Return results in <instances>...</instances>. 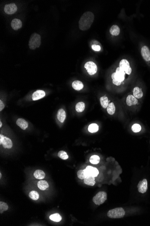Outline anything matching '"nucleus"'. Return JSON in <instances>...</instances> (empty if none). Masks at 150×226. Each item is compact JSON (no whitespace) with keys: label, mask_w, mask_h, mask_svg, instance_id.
I'll return each instance as SVG.
<instances>
[{"label":"nucleus","mask_w":150,"mask_h":226,"mask_svg":"<svg viewBox=\"0 0 150 226\" xmlns=\"http://www.w3.org/2000/svg\"><path fill=\"white\" fill-rule=\"evenodd\" d=\"M138 102V100L137 98H135L134 95H129L127 97L126 103L128 106L135 105L137 104Z\"/></svg>","instance_id":"nucleus-14"},{"label":"nucleus","mask_w":150,"mask_h":226,"mask_svg":"<svg viewBox=\"0 0 150 226\" xmlns=\"http://www.w3.org/2000/svg\"><path fill=\"white\" fill-rule=\"evenodd\" d=\"M72 87L75 90L80 91L83 88L84 85L81 81H75L72 82Z\"/></svg>","instance_id":"nucleus-19"},{"label":"nucleus","mask_w":150,"mask_h":226,"mask_svg":"<svg viewBox=\"0 0 150 226\" xmlns=\"http://www.w3.org/2000/svg\"><path fill=\"white\" fill-rule=\"evenodd\" d=\"M100 102L103 108H107L108 107L109 102L110 101L108 100V98L107 96H103L101 97L100 98Z\"/></svg>","instance_id":"nucleus-24"},{"label":"nucleus","mask_w":150,"mask_h":226,"mask_svg":"<svg viewBox=\"0 0 150 226\" xmlns=\"http://www.w3.org/2000/svg\"><path fill=\"white\" fill-rule=\"evenodd\" d=\"M138 189L139 192L143 194L147 192V181L146 179H144L139 182L138 185Z\"/></svg>","instance_id":"nucleus-10"},{"label":"nucleus","mask_w":150,"mask_h":226,"mask_svg":"<svg viewBox=\"0 0 150 226\" xmlns=\"http://www.w3.org/2000/svg\"><path fill=\"white\" fill-rule=\"evenodd\" d=\"M141 54L143 58L146 61H150V51L149 48L146 46H144L141 49Z\"/></svg>","instance_id":"nucleus-11"},{"label":"nucleus","mask_w":150,"mask_h":226,"mask_svg":"<svg viewBox=\"0 0 150 226\" xmlns=\"http://www.w3.org/2000/svg\"><path fill=\"white\" fill-rule=\"evenodd\" d=\"M66 118V113L65 110L61 108L58 110L57 113V118L61 123H63Z\"/></svg>","instance_id":"nucleus-16"},{"label":"nucleus","mask_w":150,"mask_h":226,"mask_svg":"<svg viewBox=\"0 0 150 226\" xmlns=\"http://www.w3.org/2000/svg\"><path fill=\"white\" fill-rule=\"evenodd\" d=\"M92 48L94 51L98 52L101 50V47L100 45L94 44L92 46Z\"/></svg>","instance_id":"nucleus-35"},{"label":"nucleus","mask_w":150,"mask_h":226,"mask_svg":"<svg viewBox=\"0 0 150 226\" xmlns=\"http://www.w3.org/2000/svg\"><path fill=\"white\" fill-rule=\"evenodd\" d=\"M17 11V7L14 3L6 5L4 7V11L8 15H12Z\"/></svg>","instance_id":"nucleus-8"},{"label":"nucleus","mask_w":150,"mask_h":226,"mask_svg":"<svg viewBox=\"0 0 150 226\" xmlns=\"http://www.w3.org/2000/svg\"><path fill=\"white\" fill-rule=\"evenodd\" d=\"M77 174L78 178L80 179H84L86 177H87V176L85 172V169L80 170L77 172Z\"/></svg>","instance_id":"nucleus-31"},{"label":"nucleus","mask_w":150,"mask_h":226,"mask_svg":"<svg viewBox=\"0 0 150 226\" xmlns=\"http://www.w3.org/2000/svg\"><path fill=\"white\" fill-rule=\"evenodd\" d=\"M34 176L37 179L41 180L44 178L45 176V173L41 170H37L34 173Z\"/></svg>","instance_id":"nucleus-20"},{"label":"nucleus","mask_w":150,"mask_h":226,"mask_svg":"<svg viewBox=\"0 0 150 226\" xmlns=\"http://www.w3.org/2000/svg\"><path fill=\"white\" fill-rule=\"evenodd\" d=\"M85 108V103L82 102H78L76 104V110L77 112H82L84 111Z\"/></svg>","instance_id":"nucleus-26"},{"label":"nucleus","mask_w":150,"mask_h":226,"mask_svg":"<svg viewBox=\"0 0 150 226\" xmlns=\"http://www.w3.org/2000/svg\"><path fill=\"white\" fill-rule=\"evenodd\" d=\"M11 26L13 30H17L22 27V21L18 19H14L11 21Z\"/></svg>","instance_id":"nucleus-13"},{"label":"nucleus","mask_w":150,"mask_h":226,"mask_svg":"<svg viewBox=\"0 0 150 226\" xmlns=\"http://www.w3.org/2000/svg\"><path fill=\"white\" fill-rule=\"evenodd\" d=\"M29 196L31 199L34 200H37L40 197L39 194L37 193V192L35 191V190L31 191L29 193Z\"/></svg>","instance_id":"nucleus-30"},{"label":"nucleus","mask_w":150,"mask_h":226,"mask_svg":"<svg viewBox=\"0 0 150 226\" xmlns=\"http://www.w3.org/2000/svg\"><path fill=\"white\" fill-rule=\"evenodd\" d=\"M37 186L39 189L42 190H45L49 187V184L47 181L44 180H41L37 183Z\"/></svg>","instance_id":"nucleus-22"},{"label":"nucleus","mask_w":150,"mask_h":226,"mask_svg":"<svg viewBox=\"0 0 150 226\" xmlns=\"http://www.w3.org/2000/svg\"><path fill=\"white\" fill-rule=\"evenodd\" d=\"M17 125L22 129L25 130L28 126V123L23 118H18L16 121Z\"/></svg>","instance_id":"nucleus-17"},{"label":"nucleus","mask_w":150,"mask_h":226,"mask_svg":"<svg viewBox=\"0 0 150 226\" xmlns=\"http://www.w3.org/2000/svg\"><path fill=\"white\" fill-rule=\"evenodd\" d=\"M94 15L90 11H86L82 15L79 21V27L82 31L87 30L94 20Z\"/></svg>","instance_id":"nucleus-1"},{"label":"nucleus","mask_w":150,"mask_h":226,"mask_svg":"<svg viewBox=\"0 0 150 226\" xmlns=\"http://www.w3.org/2000/svg\"><path fill=\"white\" fill-rule=\"evenodd\" d=\"M8 206L6 203L3 202H0V213H3L4 211H7L8 209Z\"/></svg>","instance_id":"nucleus-32"},{"label":"nucleus","mask_w":150,"mask_h":226,"mask_svg":"<svg viewBox=\"0 0 150 226\" xmlns=\"http://www.w3.org/2000/svg\"><path fill=\"white\" fill-rule=\"evenodd\" d=\"M120 67L125 72V74L130 75L132 72V69L130 66V63L126 59H122L119 64Z\"/></svg>","instance_id":"nucleus-7"},{"label":"nucleus","mask_w":150,"mask_h":226,"mask_svg":"<svg viewBox=\"0 0 150 226\" xmlns=\"http://www.w3.org/2000/svg\"><path fill=\"white\" fill-rule=\"evenodd\" d=\"M125 76V72L120 67H117L116 69V72H114L111 75L112 82L117 86H119L124 81Z\"/></svg>","instance_id":"nucleus-2"},{"label":"nucleus","mask_w":150,"mask_h":226,"mask_svg":"<svg viewBox=\"0 0 150 226\" xmlns=\"http://www.w3.org/2000/svg\"><path fill=\"white\" fill-rule=\"evenodd\" d=\"M100 157L96 155L92 156L90 158V162L93 164H97L100 162Z\"/></svg>","instance_id":"nucleus-29"},{"label":"nucleus","mask_w":150,"mask_h":226,"mask_svg":"<svg viewBox=\"0 0 150 226\" xmlns=\"http://www.w3.org/2000/svg\"><path fill=\"white\" fill-rule=\"evenodd\" d=\"M84 182L86 185L90 186H94L96 183L94 177L92 176H87L84 179Z\"/></svg>","instance_id":"nucleus-23"},{"label":"nucleus","mask_w":150,"mask_h":226,"mask_svg":"<svg viewBox=\"0 0 150 226\" xmlns=\"http://www.w3.org/2000/svg\"><path fill=\"white\" fill-rule=\"evenodd\" d=\"M110 33L113 36H118L120 33V28L117 25H112L110 29Z\"/></svg>","instance_id":"nucleus-21"},{"label":"nucleus","mask_w":150,"mask_h":226,"mask_svg":"<svg viewBox=\"0 0 150 226\" xmlns=\"http://www.w3.org/2000/svg\"><path fill=\"white\" fill-rule=\"evenodd\" d=\"M1 145L5 149H11L13 146L12 141L10 138L5 136L3 140L1 143Z\"/></svg>","instance_id":"nucleus-15"},{"label":"nucleus","mask_w":150,"mask_h":226,"mask_svg":"<svg viewBox=\"0 0 150 226\" xmlns=\"http://www.w3.org/2000/svg\"><path fill=\"white\" fill-rule=\"evenodd\" d=\"M50 219L54 222H59L62 220V217L58 213H54L50 216Z\"/></svg>","instance_id":"nucleus-28"},{"label":"nucleus","mask_w":150,"mask_h":226,"mask_svg":"<svg viewBox=\"0 0 150 226\" xmlns=\"http://www.w3.org/2000/svg\"><path fill=\"white\" fill-rule=\"evenodd\" d=\"M45 96V93L42 90H37L34 92L32 95V99L33 101L39 100L43 98Z\"/></svg>","instance_id":"nucleus-12"},{"label":"nucleus","mask_w":150,"mask_h":226,"mask_svg":"<svg viewBox=\"0 0 150 226\" xmlns=\"http://www.w3.org/2000/svg\"><path fill=\"white\" fill-rule=\"evenodd\" d=\"M2 122H1H1H0V127H1V126H2Z\"/></svg>","instance_id":"nucleus-37"},{"label":"nucleus","mask_w":150,"mask_h":226,"mask_svg":"<svg viewBox=\"0 0 150 226\" xmlns=\"http://www.w3.org/2000/svg\"><path fill=\"white\" fill-rule=\"evenodd\" d=\"M125 214V211L123 208H117L110 210L107 215L111 219H121L124 217Z\"/></svg>","instance_id":"nucleus-4"},{"label":"nucleus","mask_w":150,"mask_h":226,"mask_svg":"<svg viewBox=\"0 0 150 226\" xmlns=\"http://www.w3.org/2000/svg\"><path fill=\"white\" fill-rule=\"evenodd\" d=\"M143 92L139 87H135L133 89V95L137 98H141L143 97Z\"/></svg>","instance_id":"nucleus-18"},{"label":"nucleus","mask_w":150,"mask_h":226,"mask_svg":"<svg viewBox=\"0 0 150 226\" xmlns=\"http://www.w3.org/2000/svg\"><path fill=\"white\" fill-rule=\"evenodd\" d=\"M58 157L63 160H66L68 159V156L67 153L64 151H60L58 154Z\"/></svg>","instance_id":"nucleus-33"},{"label":"nucleus","mask_w":150,"mask_h":226,"mask_svg":"<svg viewBox=\"0 0 150 226\" xmlns=\"http://www.w3.org/2000/svg\"><path fill=\"white\" fill-rule=\"evenodd\" d=\"M107 194L105 192L100 191L98 193L93 199V201L96 205L100 206L107 200Z\"/></svg>","instance_id":"nucleus-5"},{"label":"nucleus","mask_w":150,"mask_h":226,"mask_svg":"<svg viewBox=\"0 0 150 226\" xmlns=\"http://www.w3.org/2000/svg\"><path fill=\"white\" fill-rule=\"evenodd\" d=\"M41 44V37L39 34L34 33L31 36L29 39V48L31 50H35L37 48H39Z\"/></svg>","instance_id":"nucleus-3"},{"label":"nucleus","mask_w":150,"mask_h":226,"mask_svg":"<svg viewBox=\"0 0 150 226\" xmlns=\"http://www.w3.org/2000/svg\"><path fill=\"white\" fill-rule=\"evenodd\" d=\"M84 68L86 69L88 73L90 75H94L97 72V66L93 61H90L87 62L84 65Z\"/></svg>","instance_id":"nucleus-6"},{"label":"nucleus","mask_w":150,"mask_h":226,"mask_svg":"<svg viewBox=\"0 0 150 226\" xmlns=\"http://www.w3.org/2000/svg\"><path fill=\"white\" fill-rule=\"evenodd\" d=\"M107 112L109 115H112L115 113L116 111V107L113 102H111L109 103L108 107H107Z\"/></svg>","instance_id":"nucleus-25"},{"label":"nucleus","mask_w":150,"mask_h":226,"mask_svg":"<svg viewBox=\"0 0 150 226\" xmlns=\"http://www.w3.org/2000/svg\"><path fill=\"white\" fill-rule=\"evenodd\" d=\"M85 171L87 176L95 177L97 176L99 174V172L97 169L90 166L87 167L85 169Z\"/></svg>","instance_id":"nucleus-9"},{"label":"nucleus","mask_w":150,"mask_h":226,"mask_svg":"<svg viewBox=\"0 0 150 226\" xmlns=\"http://www.w3.org/2000/svg\"><path fill=\"white\" fill-rule=\"evenodd\" d=\"M5 108V105L1 100H0V111H2Z\"/></svg>","instance_id":"nucleus-36"},{"label":"nucleus","mask_w":150,"mask_h":226,"mask_svg":"<svg viewBox=\"0 0 150 226\" xmlns=\"http://www.w3.org/2000/svg\"><path fill=\"white\" fill-rule=\"evenodd\" d=\"M141 126L138 124H134L132 126V130L134 132L138 133L140 132L141 130Z\"/></svg>","instance_id":"nucleus-34"},{"label":"nucleus","mask_w":150,"mask_h":226,"mask_svg":"<svg viewBox=\"0 0 150 226\" xmlns=\"http://www.w3.org/2000/svg\"><path fill=\"white\" fill-rule=\"evenodd\" d=\"M99 127L97 124L93 123L90 124L88 127V131L92 133L97 132L98 131Z\"/></svg>","instance_id":"nucleus-27"},{"label":"nucleus","mask_w":150,"mask_h":226,"mask_svg":"<svg viewBox=\"0 0 150 226\" xmlns=\"http://www.w3.org/2000/svg\"><path fill=\"white\" fill-rule=\"evenodd\" d=\"M0 176H1V174H0Z\"/></svg>","instance_id":"nucleus-38"}]
</instances>
